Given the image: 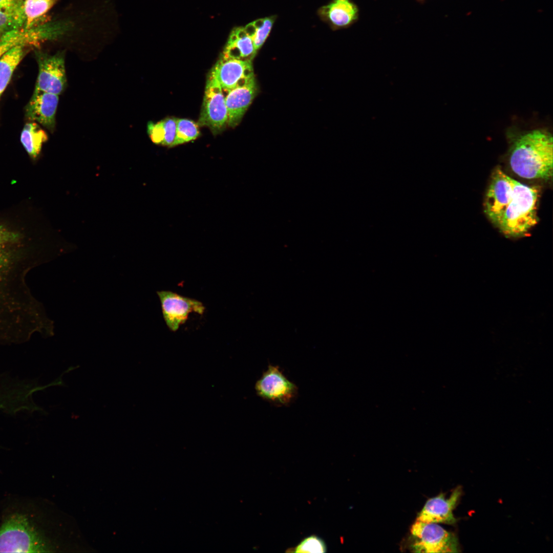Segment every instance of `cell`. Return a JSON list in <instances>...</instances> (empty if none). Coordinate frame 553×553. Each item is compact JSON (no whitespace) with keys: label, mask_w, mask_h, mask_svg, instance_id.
<instances>
[{"label":"cell","mask_w":553,"mask_h":553,"mask_svg":"<svg viewBox=\"0 0 553 553\" xmlns=\"http://www.w3.org/2000/svg\"><path fill=\"white\" fill-rule=\"evenodd\" d=\"M512 171L527 179L548 180L552 176V135L542 130H535L519 136L510 153Z\"/></svg>","instance_id":"cell-1"},{"label":"cell","mask_w":553,"mask_h":553,"mask_svg":"<svg viewBox=\"0 0 553 553\" xmlns=\"http://www.w3.org/2000/svg\"><path fill=\"white\" fill-rule=\"evenodd\" d=\"M539 193L538 187L514 180L513 198L496 226L504 235L513 238L524 237L537 224Z\"/></svg>","instance_id":"cell-2"},{"label":"cell","mask_w":553,"mask_h":553,"mask_svg":"<svg viewBox=\"0 0 553 553\" xmlns=\"http://www.w3.org/2000/svg\"><path fill=\"white\" fill-rule=\"evenodd\" d=\"M46 543L28 517L14 513L0 526V552H41Z\"/></svg>","instance_id":"cell-3"},{"label":"cell","mask_w":553,"mask_h":553,"mask_svg":"<svg viewBox=\"0 0 553 553\" xmlns=\"http://www.w3.org/2000/svg\"><path fill=\"white\" fill-rule=\"evenodd\" d=\"M411 549L414 552H458L455 535L437 523L416 521L411 527Z\"/></svg>","instance_id":"cell-4"},{"label":"cell","mask_w":553,"mask_h":553,"mask_svg":"<svg viewBox=\"0 0 553 553\" xmlns=\"http://www.w3.org/2000/svg\"><path fill=\"white\" fill-rule=\"evenodd\" d=\"M35 55L38 74L33 92L59 95L65 90L67 83L65 54L60 52L50 55L36 50Z\"/></svg>","instance_id":"cell-5"},{"label":"cell","mask_w":553,"mask_h":553,"mask_svg":"<svg viewBox=\"0 0 553 553\" xmlns=\"http://www.w3.org/2000/svg\"><path fill=\"white\" fill-rule=\"evenodd\" d=\"M227 123L225 95L219 83L210 73L207 80L199 124L214 133L221 131Z\"/></svg>","instance_id":"cell-6"},{"label":"cell","mask_w":553,"mask_h":553,"mask_svg":"<svg viewBox=\"0 0 553 553\" xmlns=\"http://www.w3.org/2000/svg\"><path fill=\"white\" fill-rule=\"evenodd\" d=\"M514 179L500 168L496 169L492 176L484 200V212L496 226L511 201L514 195Z\"/></svg>","instance_id":"cell-7"},{"label":"cell","mask_w":553,"mask_h":553,"mask_svg":"<svg viewBox=\"0 0 553 553\" xmlns=\"http://www.w3.org/2000/svg\"><path fill=\"white\" fill-rule=\"evenodd\" d=\"M163 318L173 332L185 323L188 314L195 312L202 314L205 310L203 304L196 300L186 297L170 291H158Z\"/></svg>","instance_id":"cell-8"},{"label":"cell","mask_w":553,"mask_h":553,"mask_svg":"<svg viewBox=\"0 0 553 553\" xmlns=\"http://www.w3.org/2000/svg\"><path fill=\"white\" fill-rule=\"evenodd\" d=\"M255 389L259 396L280 405L289 403L297 391L296 386L283 374L279 367L271 365L257 381Z\"/></svg>","instance_id":"cell-9"},{"label":"cell","mask_w":553,"mask_h":553,"mask_svg":"<svg viewBox=\"0 0 553 553\" xmlns=\"http://www.w3.org/2000/svg\"><path fill=\"white\" fill-rule=\"evenodd\" d=\"M210 73L217 80L224 93L254 78L251 60L222 56L217 62Z\"/></svg>","instance_id":"cell-10"},{"label":"cell","mask_w":553,"mask_h":553,"mask_svg":"<svg viewBox=\"0 0 553 553\" xmlns=\"http://www.w3.org/2000/svg\"><path fill=\"white\" fill-rule=\"evenodd\" d=\"M461 487H456L448 498L441 493L429 499L418 514L416 521L426 523L455 524L457 519L453 512L461 495Z\"/></svg>","instance_id":"cell-11"},{"label":"cell","mask_w":553,"mask_h":553,"mask_svg":"<svg viewBox=\"0 0 553 553\" xmlns=\"http://www.w3.org/2000/svg\"><path fill=\"white\" fill-rule=\"evenodd\" d=\"M58 101L57 95L47 92H33L25 108L26 117L53 132L55 126Z\"/></svg>","instance_id":"cell-12"},{"label":"cell","mask_w":553,"mask_h":553,"mask_svg":"<svg viewBox=\"0 0 553 553\" xmlns=\"http://www.w3.org/2000/svg\"><path fill=\"white\" fill-rule=\"evenodd\" d=\"M258 91L255 78L245 84L232 89L226 93L225 102L227 110V123L235 127L241 120L252 102Z\"/></svg>","instance_id":"cell-13"},{"label":"cell","mask_w":553,"mask_h":553,"mask_svg":"<svg viewBox=\"0 0 553 553\" xmlns=\"http://www.w3.org/2000/svg\"><path fill=\"white\" fill-rule=\"evenodd\" d=\"M321 18L333 29L347 28L357 22L359 16L358 6L352 0H332L319 10Z\"/></svg>","instance_id":"cell-14"},{"label":"cell","mask_w":553,"mask_h":553,"mask_svg":"<svg viewBox=\"0 0 553 553\" xmlns=\"http://www.w3.org/2000/svg\"><path fill=\"white\" fill-rule=\"evenodd\" d=\"M256 54L251 36L244 27H238L231 32L222 56L252 60Z\"/></svg>","instance_id":"cell-15"},{"label":"cell","mask_w":553,"mask_h":553,"mask_svg":"<svg viewBox=\"0 0 553 553\" xmlns=\"http://www.w3.org/2000/svg\"><path fill=\"white\" fill-rule=\"evenodd\" d=\"M28 46L25 44L15 46L0 57V98L14 70L27 53Z\"/></svg>","instance_id":"cell-16"},{"label":"cell","mask_w":553,"mask_h":553,"mask_svg":"<svg viewBox=\"0 0 553 553\" xmlns=\"http://www.w3.org/2000/svg\"><path fill=\"white\" fill-rule=\"evenodd\" d=\"M177 119L168 118L158 122H148L147 133L152 141L158 144L173 147L175 139Z\"/></svg>","instance_id":"cell-17"},{"label":"cell","mask_w":553,"mask_h":553,"mask_svg":"<svg viewBox=\"0 0 553 553\" xmlns=\"http://www.w3.org/2000/svg\"><path fill=\"white\" fill-rule=\"evenodd\" d=\"M47 139V133L33 121L25 125L20 135L22 144L28 154L33 158L39 154L43 143Z\"/></svg>","instance_id":"cell-18"},{"label":"cell","mask_w":553,"mask_h":553,"mask_svg":"<svg viewBox=\"0 0 553 553\" xmlns=\"http://www.w3.org/2000/svg\"><path fill=\"white\" fill-rule=\"evenodd\" d=\"M57 1V0H25L24 11L25 22L23 29L28 30L38 26V23Z\"/></svg>","instance_id":"cell-19"},{"label":"cell","mask_w":553,"mask_h":553,"mask_svg":"<svg viewBox=\"0 0 553 553\" xmlns=\"http://www.w3.org/2000/svg\"><path fill=\"white\" fill-rule=\"evenodd\" d=\"M274 22L273 16L265 17L255 20L244 27L252 37L256 53L268 36Z\"/></svg>","instance_id":"cell-20"},{"label":"cell","mask_w":553,"mask_h":553,"mask_svg":"<svg viewBox=\"0 0 553 553\" xmlns=\"http://www.w3.org/2000/svg\"><path fill=\"white\" fill-rule=\"evenodd\" d=\"M199 134L198 126L195 122L186 119H177L176 136L173 146L194 140Z\"/></svg>","instance_id":"cell-21"},{"label":"cell","mask_w":553,"mask_h":553,"mask_svg":"<svg viewBox=\"0 0 553 553\" xmlns=\"http://www.w3.org/2000/svg\"><path fill=\"white\" fill-rule=\"evenodd\" d=\"M286 551L293 552H325L327 546L324 540L316 535L304 539L297 546L288 549Z\"/></svg>","instance_id":"cell-22"},{"label":"cell","mask_w":553,"mask_h":553,"mask_svg":"<svg viewBox=\"0 0 553 553\" xmlns=\"http://www.w3.org/2000/svg\"><path fill=\"white\" fill-rule=\"evenodd\" d=\"M25 0H0V11L25 16Z\"/></svg>","instance_id":"cell-23"},{"label":"cell","mask_w":553,"mask_h":553,"mask_svg":"<svg viewBox=\"0 0 553 553\" xmlns=\"http://www.w3.org/2000/svg\"><path fill=\"white\" fill-rule=\"evenodd\" d=\"M17 238V235L10 232L0 226V242L12 241Z\"/></svg>","instance_id":"cell-24"},{"label":"cell","mask_w":553,"mask_h":553,"mask_svg":"<svg viewBox=\"0 0 553 553\" xmlns=\"http://www.w3.org/2000/svg\"><path fill=\"white\" fill-rule=\"evenodd\" d=\"M4 53V51L0 46V57Z\"/></svg>","instance_id":"cell-25"},{"label":"cell","mask_w":553,"mask_h":553,"mask_svg":"<svg viewBox=\"0 0 553 553\" xmlns=\"http://www.w3.org/2000/svg\"><path fill=\"white\" fill-rule=\"evenodd\" d=\"M416 1H417L418 2H419V3H421V4H422V3H424V2L425 1V0H416Z\"/></svg>","instance_id":"cell-26"}]
</instances>
